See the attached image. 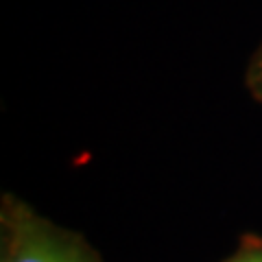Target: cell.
<instances>
[{
    "label": "cell",
    "instance_id": "1",
    "mask_svg": "<svg viewBox=\"0 0 262 262\" xmlns=\"http://www.w3.org/2000/svg\"><path fill=\"white\" fill-rule=\"evenodd\" d=\"M11 262H83L77 253L51 241H37L24 247L11 258Z\"/></svg>",
    "mask_w": 262,
    "mask_h": 262
},
{
    "label": "cell",
    "instance_id": "2",
    "mask_svg": "<svg viewBox=\"0 0 262 262\" xmlns=\"http://www.w3.org/2000/svg\"><path fill=\"white\" fill-rule=\"evenodd\" d=\"M241 262H262V253H253V256H247V258H243Z\"/></svg>",
    "mask_w": 262,
    "mask_h": 262
},
{
    "label": "cell",
    "instance_id": "3",
    "mask_svg": "<svg viewBox=\"0 0 262 262\" xmlns=\"http://www.w3.org/2000/svg\"><path fill=\"white\" fill-rule=\"evenodd\" d=\"M260 68H262V63H260Z\"/></svg>",
    "mask_w": 262,
    "mask_h": 262
}]
</instances>
